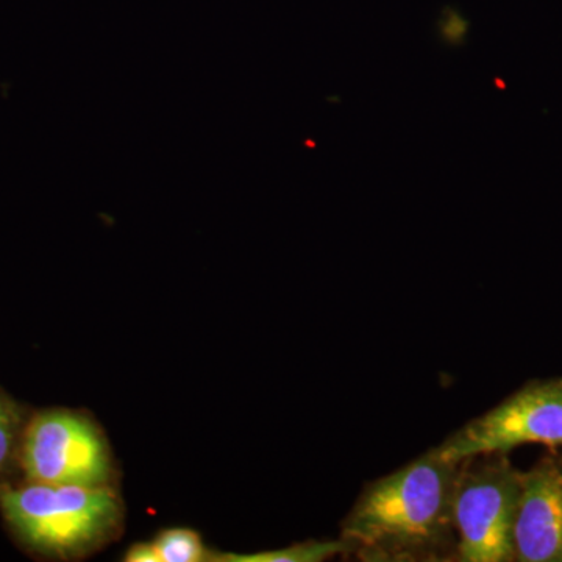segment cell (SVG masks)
Masks as SVG:
<instances>
[{
    "label": "cell",
    "mask_w": 562,
    "mask_h": 562,
    "mask_svg": "<svg viewBox=\"0 0 562 562\" xmlns=\"http://www.w3.org/2000/svg\"><path fill=\"white\" fill-rule=\"evenodd\" d=\"M22 468L35 483L109 486L111 458L102 432L90 419L65 409L33 417L25 428Z\"/></svg>",
    "instance_id": "obj_5"
},
{
    "label": "cell",
    "mask_w": 562,
    "mask_h": 562,
    "mask_svg": "<svg viewBox=\"0 0 562 562\" xmlns=\"http://www.w3.org/2000/svg\"><path fill=\"white\" fill-rule=\"evenodd\" d=\"M21 416L16 405L0 394V475L11 468L18 452Z\"/></svg>",
    "instance_id": "obj_9"
},
{
    "label": "cell",
    "mask_w": 562,
    "mask_h": 562,
    "mask_svg": "<svg viewBox=\"0 0 562 562\" xmlns=\"http://www.w3.org/2000/svg\"><path fill=\"white\" fill-rule=\"evenodd\" d=\"M522 472L503 458L462 461L453 495L457 557L462 562L514 561V525Z\"/></svg>",
    "instance_id": "obj_3"
},
{
    "label": "cell",
    "mask_w": 562,
    "mask_h": 562,
    "mask_svg": "<svg viewBox=\"0 0 562 562\" xmlns=\"http://www.w3.org/2000/svg\"><path fill=\"white\" fill-rule=\"evenodd\" d=\"M0 508L25 546L47 557L74 558L120 528L122 505L110 486L35 483L0 491Z\"/></svg>",
    "instance_id": "obj_2"
},
{
    "label": "cell",
    "mask_w": 562,
    "mask_h": 562,
    "mask_svg": "<svg viewBox=\"0 0 562 562\" xmlns=\"http://www.w3.org/2000/svg\"><path fill=\"white\" fill-rule=\"evenodd\" d=\"M461 462L436 449L369 484L342 524L346 554L362 561H438L457 552L453 495Z\"/></svg>",
    "instance_id": "obj_1"
},
{
    "label": "cell",
    "mask_w": 562,
    "mask_h": 562,
    "mask_svg": "<svg viewBox=\"0 0 562 562\" xmlns=\"http://www.w3.org/2000/svg\"><path fill=\"white\" fill-rule=\"evenodd\" d=\"M471 31V21L457 7L446 5L436 22L439 40L447 46H462Z\"/></svg>",
    "instance_id": "obj_10"
},
{
    "label": "cell",
    "mask_w": 562,
    "mask_h": 562,
    "mask_svg": "<svg viewBox=\"0 0 562 562\" xmlns=\"http://www.w3.org/2000/svg\"><path fill=\"white\" fill-rule=\"evenodd\" d=\"M527 443L562 447V379L524 387L435 449L447 460L462 462Z\"/></svg>",
    "instance_id": "obj_4"
},
{
    "label": "cell",
    "mask_w": 562,
    "mask_h": 562,
    "mask_svg": "<svg viewBox=\"0 0 562 562\" xmlns=\"http://www.w3.org/2000/svg\"><path fill=\"white\" fill-rule=\"evenodd\" d=\"M201 536L187 528L161 532L154 542L136 543L128 550V562H201L210 560Z\"/></svg>",
    "instance_id": "obj_7"
},
{
    "label": "cell",
    "mask_w": 562,
    "mask_h": 562,
    "mask_svg": "<svg viewBox=\"0 0 562 562\" xmlns=\"http://www.w3.org/2000/svg\"><path fill=\"white\" fill-rule=\"evenodd\" d=\"M514 561L562 562V469L557 462L522 472Z\"/></svg>",
    "instance_id": "obj_6"
},
{
    "label": "cell",
    "mask_w": 562,
    "mask_h": 562,
    "mask_svg": "<svg viewBox=\"0 0 562 562\" xmlns=\"http://www.w3.org/2000/svg\"><path fill=\"white\" fill-rule=\"evenodd\" d=\"M346 546L341 539L338 541L305 542L286 549L269 550V552L250 554H221L216 558L227 562H319L346 554Z\"/></svg>",
    "instance_id": "obj_8"
}]
</instances>
